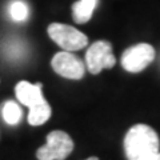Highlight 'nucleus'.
I'll list each match as a JSON object with an SVG mask.
<instances>
[{
  "label": "nucleus",
  "mask_w": 160,
  "mask_h": 160,
  "mask_svg": "<svg viewBox=\"0 0 160 160\" xmlns=\"http://www.w3.org/2000/svg\"><path fill=\"white\" fill-rule=\"evenodd\" d=\"M116 64L112 46L109 42L99 40L92 43L86 53V67L92 75H98L103 69H109Z\"/></svg>",
  "instance_id": "nucleus-4"
},
{
  "label": "nucleus",
  "mask_w": 160,
  "mask_h": 160,
  "mask_svg": "<svg viewBox=\"0 0 160 160\" xmlns=\"http://www.w3.org/2000/svg\"><path fill=\"white\" fill-rule=\"evenodd\" d=\"M99 0H78L72 4V18L76 23L83 24L89 22Z\"/></svg>",
  "instance_id": "nucleus-8"
},
{
  "label": "nucleus",
  "mask_w": 160,
  "mask_h": 160,
  "mask_svg": "<svg viewBox=\"0 0 160 160\" xmlns=\"http://www.w3.org/2000/svg\"><path fill=\"white\" fill-rule=\"evenodd\" d=\"M155 48L148 43H139L127 48L122 55V67L127 72L138 73L146 69L155 60Z\"/></svg>",
  "instance_id": "nucleus-5"
},
{
  "label": "nucleus",
  "mask_w": 160,
  "mask_h": 160,
  "mask_svg": "<svg viewBox=\"0 0 160 160\" xmlns=\"http://www.w3.org/2000/svg\"><path fill=\"white\" fill-rule=\"evenodd\" d=\"M51 106L48 104L47 100H43L42 103H38L35 106L29 107V113H28V123L31 126H42L51 118Z\"/></svg>",
  "instance_id": "nucleus-9"
},
{
  "label": "nucleus",
  "mask_w": 160,
  "mask_h": 160,
  "mask_svg": "<svg viewBox=\"0 0 160 160\" xmlns=\"http://www.w3.org/2000/svg\"><path fill=\"white\" fill-rule=\"evenodd\" d=\"M42 83H36V84H31L29 82H19L15 87V93L16 98L23 106H27L28 108L35 106L38 103H42L43 100H46L43 96V91H42Z\"/></svg>",
  "instance_id": "nucleus-7"
},
{
  "label": "nucleus",
  "mask_w": 160,
  "mask_h": 160,
  "mask_svg": "<svg viewBox=\"0 0 160 160\" xmlns=\"http://www.w3.org/2000/svg\"><path fill=\"white\" fill-rule=\"evenodd\" d=\"M48 36L51 38L63 51L75 52L83 49L88 44V38L79 29L67 24L52 23L48 26Z\"/></svg>",
  "instance_id": "nucleus-2"
},
{
  "label": "nucleus",
  "mask_w": 160,
  "mask_h": 160,
  "mask_svg": "<svg viewBox=\"0 0 160 160\" xmlns=\"http://www.w3.org/2000/svg\"><path fill=\"white\" fill-rule=\"evenodd\" d=\"M9 15H11L12 20L15 22H24L28 19V6L22 0H16L9 6Z\"/></svg>",
  "instance_id": "nucleus-11"
},
{
  "label": "nucleus",
  "mask_w": 160,
  "mask_h": 160,
  "mask_svg": "<svg viewBox=\"0 0 160 160\" xmlns=\"http://www.w3.org/2000/svg\"><path fill=\"white\" fill-rule=\"evenodd\" d=\"M127 160H153L160 153V139L147 124H135L124 138Z\"/></svg>",
  "instance_id": "nucleus-1"
},
{
  "label": "nucleus",
  "mask_w": 160,
  "mask_h": 160,
  "mask_svg": "<svg viewBox=\"0 0 160 160\" xmlns=\"http://www.w3.org/2000/svg\"><path fill=\"white\" fill-rule=\"evenodd\" d=\"M2 113H3L4 122H6L7 124H11V126L18 124L20 120H22V116H23L22 108L19 107L18 103L12 102V100H8V102H6L3 104Z\"/></svg>",
  "instance_id": "nucleus-10"
},
{
  "label": "nucleus",
  "mask_w": 160,
  "mask_h": 160,
  "mask_svg": "<svg viewBox=\"0 0 160 160\" xmlns=\"http://www.w3.org/2000/svg\"><path fill=\"white\" fill-rule=\"evenodd\" d=\"M53 71L66 79L79 80L86 73V64L75 53L68 51L58 52L51 60Z\"/></svg>",
  "instance_id": "nucleus-6"
},
{
  "label": "nucleus",
  "mask_w": 160,
  "mask_h": 160,
  "mask_svg": "<svg viewBox=\"0 0 160 160\" xmlns=\"http://www.w3.org/2000/svg\"><path fill=\"white\" fill-rule=\"evenodd\" d=\"M87 160H99V158H96V156H91V158H88Z\"/></svg>",
  "instance_id": "nucleus-12"
},
{
  "label": "nucleus",
  "mask_w": 160,
  "mask_h": 160,
  "mask_svg": "<svg viewBox=\"0 0 160 160\" xmlns=\"http://www.w3.org/2000/svg\"><path fill=\"white\" fill-rule=\"evenodd\" d=\"M73 151V140L64 131H52L47 135L46 146L36 152L39 160H64Z\"/></svg>",
  "instance_id": "nucleus-3"
},
{
  "label": "nucleus",
  "mask_w": 160,
  "mask_h": 160,
  "mask_svg": "<svg viewBox=\"0 0 160 160\" xmlns=\"http://www.w3.org/2000/svg\"><path fill=\"white\" fill-rule=\"evenodd\" d=\"M153 160H160V153H159V155H158V156H156V158H155Z\"/></svg>",
  "instance_id": "nucleus-13"
}]
</instances>
